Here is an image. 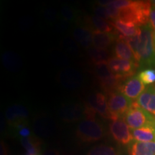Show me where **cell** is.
I'll return each mask as SVG.
<instances>
[{
  "mask_svg": "<svg viewBox=\"0 0 155 155\" xmlns=\"http://www.w3.org/2000/svg\"><path fill=\"white\" fill-rule=\"evenodd\" d=\"M146 89L145 85L139 80L137 75H134L127 79L121 83L119 91L123 94L129 99L134 100L138 98L139 96Z\"/></svg>",
  "mask_w": 155,
  "mask_h": 155,
  "instance_id": "cell-9",
  "label": "cell"
},
{
  "mask_svg": "<svg viewBox=\"0 0 155 155\" xmlns=\"http://www.w3.org/2000/svg\"><path fill=\"white\" fill-rule=\"evenodd\" d=\"M58 113L61 119L64 121L74 122L85 116V108L78 104L67 103L61 106Z\"/></svg>",
  "mask_w": 155,
  "mask_h": 155,
  "instance_id": "cell-12",
  "label": "cell"
},
{
  "mask_svg": "<svg viewBox=\"0 0 155 155\" xmlns=\"http://www.w3.org/2000/svg\"><path fill=\"white\" fill-rule=\"evenodd\" d=\"M62 15L66 20H73L75 17L74 12L72 9L68 7H65L62 9L61 11Z\"/></svg>",
  "mask_w": 155,
  "mask_h": 155,
  "instance_id": "cell-27",
  "label": "cell"
},
{
  "mask_svg": "<svg viewBox=\"0 0 155 155\" xmlns=\"http://www.w3.org/2000/svg\"><path fill=\"white\" fill-rule=\"evenodd\" d=\"M136 104L155 118V85L147 87Z\"/></svg>",
  "mask_w": 155,
  "mask_h": 155,
  "instance_id": "cell-13",
  "label": "cell"
},
{
  "mask_svg": "<svg viewBox=\"0 0 155 155\" xmlns=\"http://www.w3.org/2000/svg\"><path fill=\"white\" fill-rule=\"evenodd\" d=\"M131 0H113L110 1V4L108 5H111L115 8L119 9H123L127 7L131 4Z\"/></svg>",
  "mask_w": 155,
  "mask_h": 155,
  "instance_id": "cell-25",
  "label": "cell"
},
{
  "mask_svg": "<svg viewBox=\"0 0 155 155\" xmlns=\"http://www.w3.org/2000/svg\"><path fill=\"white\" fill-rule=\"evenodd\" d=\"M153 41H154V47L155 50V30H153Z\"/></svg>",
  "mask_w": 155,
  "mask_h": 155,
  "instance_id": "cell-31",
  "label": "cell"
},
{
  "mask_svg": "<svg viewBox=\"0 0 155 155\" xmlns=\"http://www.w3.org/2000/svg\"><path fill=\"white\" fill-rule=\"evenodd\" d=\"M134 141L140 142L155 141V124L131 130Z\"/></svg>",
  "mask_w": 155,
  "mask_h": 155,
  "instance_id": "cell-17",
  "label": "cell"
},
{
  "mask_svg": "<svg viewBox=\"0 0 155 155\" xmlns=\"http://www.w3.org/2000/svg\"><path fill=\"white\" fill-rule=\"evenodd\" d=\"M40 155H41V154H40Z\"/></svg>",
  "mask_w": 155,
  "mask_h": 155,
  "instance_id": "cell-32",
  "label": "cell"
},
{
  "mask_svg": "<svg viewBox=\"0 0 155 155\" xmlns=\"http://www.w3.org/2000/svg\"><path fill=\"white\" fill-rule=\"evenodd\" d=\"M87 155H120L115 147L108 144H98L91 149Z\"/></svg>",
  "mask_w": 155,
  "mask_h": 155,
  "instance_id": "cell-22",
  "label": "cell"
},
{
  "mask_svg": "<svg viewBox=\"0 0 155 155\" xmlns=\"http://www.w3.org/2000/svg\"><path fill=\"white\" fill-rule=\"evenodd\" d=\"M109 131L112 138L122 145H130L134 141L131 129L123 117L112 119L109 124Z\"/></svg>",
  "mask_w": 155,
  "mask_h": 155,
  "instance_id": "cell-6",
  "label": "cell"
},
{
  "mask_svg": "<svg viewBox=\"0 0 155 155\" xmlns=\"http://www.w3.org/2000/svg\"><path fill=\"white\" fill-rule=\"evenodd\" d=\"M127 40L134 53L139 66L155 67V50L153 41V29L150 24L140 27L139 34L137 36Z\"/></svg>",
  "mask_w": 155,
  "mask_h": 155,
  "instance_id": "cell-1",
  "label": "cell"
},
{
  "mask_svg": "<svg viewBox=\"0 0 155 155\" xmlns=\"http://www.w3.org/2000/svg\"><path fill=\"white\" fill-rule=\"evenodd\" d=\"M150 2L131 1L127 7L120 10L118 19L133 22L139 27L149 24L152 6Z\"/></svg>",
  "mask_w": 155,
  "mask_h": 155,
  "instance_id": "cell-2",
  "label": "cell"
},
{
  "mask_svg": "<svg viewBox=\"0 0 155 155\" xmlns=\"http://www.w3.org/2000/svg\"><path fill=\"white\" fill-rule=\"evenodd\" d=\"M129 155H155V141L140 142L134 141L129 145Z\"/></svg>",
  "mask_w": 155,
  "mask_h": 155,
  "instance_id": "cell-19",
  "label": "cell"
},
{
  "mask_svg": "<svg viewBox=\"0 0 155 155\" xmlns=\"http://www.w3.org/2000/svg\"><path fill=\"white\" fill-rule=\"evenodd\" d=\"M94 12L96 13V16L101 17V18L106 19V20L109 21V18H108V15H107V12H106V7H104V6H97L96 7V8H94Z\"/></svg>",
  "mask_w": 155,
  "mask_h": 155,
  "instance_id": "cell-26",
  "label": "cell"
},
{
  "mask_svg": "<svg viewBox=\"0 0 155 155\" xmlns=\"http://www.w3.org/2000/svg\"><path fill=\"white\" fill-rule=\"evenodd\" d=\"M114 52L115 57L137 63L134 53L125 38H119L116 40L114 48Z\"/></svg>",
  "mask_w": 155,
  "mask_h": 155,
  "instance_id": "cell-14",
  "label": "cell"
},
{
  "mask_svg": "<svg viewBox=\"0 0 155 155\" xmlns=\"http://www.w3.org/2000/svg\"><path fill=\"white\" fill-rule=\"evenodd\" d=\"M149 24L152 27L153 30H155V5H152L151 6L150 19H149Z\"/></svg>",
  "mask_w": 155,
  "mask_h": 155,
  "instance_id": "cell-28",
  "label": "cell"
},
{
  "mask_svg": "<svg viewBox=\"0 0 155 155\" xmlns=\"http://www.w3.org/2000/svg\"><path fill=\"white\" fill-rule=\"evenodd\" d=\"M107 63L111 73L121 78L132 75L135 73L137 67L139 66L136 62L121 59L117 57H111Z\"/></svg>",
  "mask_w": 155,
  "mask_h": 155,
  "instance_id": "cell-7",
  "label": "cell"
},
{
  "mask_svg": "<svg viewBox=\"0 0 155 155\" xmlns=\"http://www.w3.org/2000/svg\"><path fill=\"white\" fill-rule=\"evenodd\" d=\"M29 112L25 106L14 105L9 107L5 113L6 118L10 124L15 126L18 129L25 127L26 119H28Z\"/></svg>",
  "mask_w": 155,
  "mask_h": 155,
  "instance_id": "cell-11",
  "label": "cell"
},
{
  "mask_svg": "<svg viewBox=\"0 0 155 155\" xmlns=\"http://www.w3.org/2000/svg\"><path fill=\"white\" fill-rule=\"evenodd\" d=\"M116 39L114 33L93 31V47L107 50Z\"/></svg>",
  "mask_w": 155,
  "mask_h": 155,
  "instance_id": "cell-18",
  "label": "cell"
},
{
  "mask_svg": "<svg viewBox=\"0 0 155 155\" xmlns=\"http://www.w3.org/2000/svg\"><path fill=\"white\" fill-rule=\"evenodd\" d=\"M137 76L145 86H152V84L155 83V70L153 68H146L140 71Z\"/></svg>",
  "mask_w": 155,
  "mask_h": 155,
  "instance_id": "cell-24",
  "label": "cell"
},
{
  "mask_svg": "<svg viewBox=\"0 0 155 155\" xmlns=\"http://www.w3.org/2000/svg\"><path fill=\"white\" fill-rule=\"evenodd\" d=\"M131 130L155 124V118L150 113L134 103L133 106L124 117Z\"/></svg>",
  "mask_w": 155,
  "mask_h": 155,
  "instance_id": "cell-4",
  "label": "cell"
},
{
  "mask_svg": "<svg viewBox=\"0 0 155 155\" xmlns=\"http://www.w3.org/2000/svg\"><path fill=\"white\" fill-rule=\"evenodd\" d=\"M89 58L94 63H101V62H108L110 57V53L108 50L99 49L95 47H92L88 50Z\"/></svg>",
  "mask_w": 155,
  "mask_h": 155,
  "instance_id": "cell-21",
  "label": "cell"
},
{
  "mask_svg": "<svg viewBox=\"0 0 155 155\" xmlns=\"http://www.w3.org/2000/svg\"><path fill=\"white\" fill-rule=\"evenodd\" d=\"M89 21H90L91 27L94 28L92 31L113 33L114 27L111 22H108L106 19L101 18L96 15L91 17Z\"/></svg>",
  "mask_w": 155,
  "mask_h": 155,
  "instance_id": "cell-20",
  "label": "cell"
},
{
  "mask_svg": "<svg viewBox=\"0 0 155 155\" xmlns=\"http://www.w3.org/2000/svg\"><path fill=\"white\" fill-rule=\"evenodd\" d=\"M76 136L83 142L92 143L104 138L105 129L98 120L86 118L78 125Z\"/></svg>",
  "mask_w": 155,
  "mask_h": 155,
  "instance_id": "cell-3",
  "label": "cell"
},
{
  "mask_svg": "<svg viewBox=\"0 0 155 155\" xmlns=\"http://www.w3.org/2000/svg\"><path fill=\"white\" fill-rule=\"evenodd\" d=\"M43 155H59V154H58V153L56 152L55 150H50L46 151V152L44 153Z\"/></svg>",
  "mask_w": 155,
  "mask_h": 155,
  "instance_id": "cell-30",
  "label": "cell"
},
{
  "mask_svg": "<svg viewBox=\"0 0 155 155\" xmlns=\"http://www.w3.org/2000/svg\"><path fill=\"white\" fill-rule=\"evenodd\" d=\"M58 81L65 88L75 90L83 86L84 78L82 74L73 68H65L58 75Z\"/></svg>",
  "mask_w": 155,
  "mask_h": 155,
  "instance_id": "cell-8",
  "label": "cell"
},
{
  "mask_svg": "<svg viewBox=\"0 0 155 155\" xmlns=\"http://www.w3.org/2000/svg\"><path fill=\"white\" fill-rule=\"evenodd\" d=\"M132 100L129 99L120 91L109 93L108 96V107L114 119L124 117L133 106Z\"/></svg>",
  "mask_w": 155,
  "mask_h": 155,
  "instance_id": "cell-5",
  "label": "cell"
},
{
  "mask_svg": "<svg viewBox=\"0 0 155 155\" xmlns=\"http://www.w3.org/2000/svg\"><path fill=\"white\" fill-rule=\"evenodd\" d=\"M111 24L124 38H130L137 36L140 30V27L134 23L125 22L120 19L112 21Z\"/></svg>",
  "mask_w": 155,
  "mask_h": 155,
  "instance_id": "cell-16",
  "label": "cell"
},
{
  "mask_svg": "<svg viewBox=\"0 0 155 155\" xmlns=\"http://www.w3.org/2000/svg\"><path fill=\"white\" fill-rule=\"evenodd\" d=\"M4 65L9 71H16L21 67V61L19 57L14 53L8 52L3 55Z\"/></svg>",
  "mask_w": 155,
  "mask_h": 155,
  "instance_id": "cell-23",
  "label": "cell"
},
{
  "mask_svg": "<svg viewBox=\"0 0 155 155\" xmlns=\"http://www.w3.org/2000/svg\"><path fill=\"white\" fill-rule=\"evenodd\" d=\"M73 38L81 47L89 49L93 46V31L86 27H78L73 31Z\"/></svg>",
  "mask_w": 155,
  "mask_h": 155,
  "instance_id": "cell-15",
  "label": "cell"
},
{
  "mask_svg": "<svg viewBox=\"0 0 155 155\" xmlns=\"http://www.w3.org/2000/svg\"><path fill=\"white\" fill-rule=\"evenodd\" d=\"M89 107L94 109L96 113L107 119H114L113 116L110 113L108 107V98L101 92H96L90 94L88 97Z\"/></svg>",
  "mask_w": 155,
  "mask_h": 155,
  "instance_id": "cell-10",
  "label": "cell"
},
{
  "mask_svg": "<svg viewBox=\"0 0 155 155\" xmlns=\"http://www.w3.org/2000/svg\"><path fill=\"white\" fill-rule=\"evenodd\" d=\"M19 134L22 137V138H28L30 137L31 131L30 129L26 127H24L19 129Z\"/></svg>",
  "mask_w": 155,
  "mask_h": 155,
  "instance_id": "cell-29",
  "label": "cell"
}]
</instances>
